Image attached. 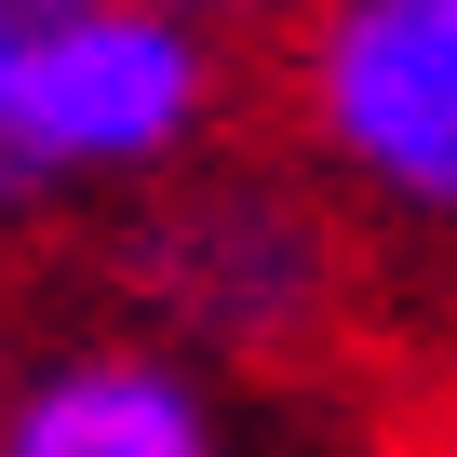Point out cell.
I'll use <instances>...</instances> for the list:
<instances>
[{
  "label": "cell",
  "mask_w": 457,
  "mask_h": 457,
  "mask_svg": "<svg viewBox=\"0 0 457 457\" xmlns=\"http://www.w3.org/2000/svg\"><path fill=\"white\" fill-rule=\"evenodd\" d=\"M0 457H228L202 377L162 337H81L41 350L0 403Z\"/></svg>",
  "instance_id": "277c9868"
},
{
  "label": "cell",
  "mask_w": 457,
  "mask_h": 457,
  "mask_svg": "<svg viewBox=\"0 0 457 457\" xmlns=\"http://www.w3.org/2000/svg\"><path fill=\"white\" fill-rule=\"evenodd\" d=\"M283 108L350 215L457 243V0H296Z\"/></svg>",
  "instance_id": "7a4b0ae2"
},
{
  "label": "cell",
  "mask_w": 457,
  "mask_h": 457,
  "mask_svg": "<svg viewBox=\"0 0 457 457\" xmlns=\"http://www.w3.org/2000/svg\"><path fill=\"white\" fill-rule=\"evenodd\" d=\"M228 121V28L188 0H0V188H175Z\"/></svg>",
  "instance_id": "6da1fadb"
},
{
  "label": "cell",
  "mask_w": 457,
  "mask_h": 457,
  "mask_svg": "<svg viewBox=\"0 0 457 457\" xmlns=\"http://www.w3.org/2000/svg\"><path fill=\"white\" fill-rule=\"evenodd\" d=\"M135 283L188 350H296L337 310V228L283 175H188L135 228Z\"/></svg>",
  "instance_id": "3957f363"
},
{
  "label": "cell",
  "mask_w": 457,
  "mask_h": 457,
  "mask_svg": "<svg viewBox=\"0 0 457 457\" xmlns=\"http://www.w3.org/2000/svg\"><path fill=\"white\" fill-rule=\"evenodd\" d=\"M188 14H215V28H243V14H296V0H188Z\"/></svg>",
  "instance_id": "5b68a950"
}]
</instances>
